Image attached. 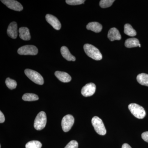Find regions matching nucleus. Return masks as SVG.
<instances>
[{
  "label": "nucleus",
  "mask_w": 148,
  "mask_h": 148,
  "mask_svg": "<svg viewBox=\"0 0 148 148\" xmlns=\"http://www.w3.org/2000/svg\"><path fill=\"white\" fill-rule=\"evenodd\" d=\"M55 75L60 81L63 82H69L72 79L71 76L66 72L57 71L55 73Z\"/></svg>",
  "instance_id": "nucleus-13"
},
{
  "label": "nucleus",
  "mask_w": 148,
  "mask_h": 148,
  "mask_svg": "<svg viewBox=\"0 0 148 148\" xmlns=\"http://www.w3.org/2000/svg\"><path fill=\"white\" fill-rule=\"evenodd\" d=\"M22 99L26 101H33L38 100V96L34 93H25L22 96Z\"/></svg>",
  "instance_id": "nucleus-20"
},
{
  "label": "nucleus",
  "mask_w": 148,
  "mask_h": 148,
  "mask_svg": "<svg viewBox=\"0 0 148 148\" xmlns=\"http://www.w3.org/2000/svg\"><path fill=\"white\" fill-rule=\"evenodd\" d=\"M61 52L63 57L67 61H75V57L71 54L69 49L66 47L63 46L61 47Z\"/></svg>",
  "instance_id": "nucleus-14"
},
{
  "label": "nucleus",
  "mask_w": 148,
  "mask_h": 148,
  "mask_svg": "<svg viewBox=\"0 0 148 148\" xmlns=\"http://www.w3.org/2000/svg\"><path fill=\"white\" fill-rule=\"evenodd\" d=\"M5 121V118L4 115L2 112L1 111L0 112V123H3Z\"/></svg>",
  "instance_id": "nucleus-27"
},
{
  "label": "nucleus",
  "mask_w": 148,
  "mask_h": 148,
  "mask_svg": "<svg viewBox=\"0 0 148 148\" xmlns=\"http://www.w3.org/2000/svg\"><path fill=\"white\" fill-rule=\"evenodd\" d=\"M124 32L125 34L131 37H134L137 35L136 31L130 24H125L124 26Z\"/></svg>",
  "instance_id": "nucleus-19"
},
{
  "label": "nucleus",
  "mask_w": 148,
  "mask_h": 148,
  "mask_svg": "<svg viewBox=\"0 0 148 148\" xmlns=\"http://www.w3.org/2000/svg\"><path fill=\"white\" fill-rule=\"evenodd\" d=\"M47 123V116L45 112H40L38 114L34 121V127L37 130H42L45 127Z\"/></svg>",
  "instance_id": "nucleus-3"
},
{
  "label": "nucleus",
  "mask_w": 148,
  "mask_h": 148,
  "mask_svg": "<svg viewBox=\"0 0 148 148\" xmlns=\"http://www.w3.org/2000/svg\"><path fill=\"white\" fill-rule=\"evenodd\" d=\"M84 49L86 55L94 60L99 61L103 58L100 51L94 46L86 44L84 46Z\"/></svg>",
  "instance_id": "nucleus-1"
},
{
  "label": "nucleus",
  "mask_w": 148,
  "mask_h": 148,
  "mask_svg": "<svg viewBox=\"0 0 148 148\" xmlns=\"http://www.w3.org/2000/svg\"><path fill=\"white\" fill-rule=\"evenodd\" d=\"M108 38L111 41L117 40H119L121 39V36L119 31L116 28H111L109 30L108 35Z\"/></svg>",
  "instance_id": "nucleus-12"
},
{
  "label": "nucleus",
  "mask_w": 148,
  "mask_h": 148,
  "mask_svg": "<svg viewBox=\"0 0 148 148\" xmlns=\"http://www.w3.org/2000/svg\"><path fill=\"white\" fill-rule=\"evenodd\" d=\"M78 143L75 140H72L69 142L64 148H78Z\"/></svg>",
  "instance_id": "nucleus-25"
},
{
  "label": "nucleus",
  "mask_w": 148,
  "mask_h": 148,
  "mask_svg": "<svg viewBox=\"0 0 148 148\" xmlns=\"http://www.w3.org/2000/svg\"><path fill=\"white\" fill-rule=\"evenodd\" d=\"M125 45L126 47L129 48L137 47H141V45L140 44L139 40L136 38L127 39L125 40Z\"/></svg>",
  "instance_id": "nucleus-17"
},
{
  "label": "nucleus",
  "mask_w": 148,
  "mask_h": 148,
  "mask_svg": "<svg viewBox=\"0 0 148 148\" xmlns=\"http://www.w3.org/2000/svg\"><path fill=\"white\" fill-rule=\"evenodd\" d=\"M138 83L142 85L148 86V75L145 73L139 74L137 77Z\"/></svg>",
  "instance_id": "nucleus-18"
},
{
  "label": "nucleus",
  "mask_w": 148,
  "mask_h": 148,
  "mask_svg": "<svg viewBox=\"0 0 148 148\" xmlns=\"http://www.w3.org/2000/svg\"><path fill=\"white\" fill-rule=\"evenodd\" d=\"M45 18L48 23H49L56 30H59L61 29V23L55 16L51 14H47L46 15Z\"/></svg>",
  "instance_id": "nucleus-10"
},
{
  "label": "nucleus",
  "mask_w": 148,
  "mask_h": 148,
  "mask_svg": "<svg viewBox=\"0 0 148 148\" xmlns=\"http://www.w3.org/2000/svg\"><path fill=\"white\" fill-rule=\"evenodd\" d=\"M19 36L20 38L24 40H29L31 39L29 30L27 27H23L19 28L18 30Z\"/></svg>",
  "instance_id": "nucleus-15"
},
{
  "label": "nucleus",
  "mask_w": 148,
  "mask_h": 148,
  "mask_svg": "<svg viewBox=\"0 0 148 148\" xmlns=\"http://www.w3.org/2000/svg\"><path fill=\"white\" fill-rule=\"evenodd\" d=\"M114 1V0H101L99 5L102 8H107L111 6Z\"/></svg>",
  "instance_id": "nucleus-23"
},
{
  "label": "nucleus",
  "mask_w": 148,
  "mask_h": 148,
  "mask_svg": "<svg viewBox=\"0 0 148 148\" xmlns=\"http://www.w3.org/2000/svg\"><path fill=\"white\" fill-rule=\"evenodd\" d=\"M122 148H132L128 144H123L122 146Z\"/></svg>",
  "instance_id": "nucleus-28"
},
{
  "label": "nucleus",
  "mask_w": 148,
  "mask_h": 148,
  "mask_svg": "<svg viewBox=\"0 0 148 148\" xmlns=\"http://www.w3.org/2000/svg\"><path fill=\"white\" fill-rule=\"evenodd\" d=\"M8 36L12 39H16L18 35L17 25L16 22H12L9 25L7 29Z\"/></svg>",
  "instance_id": "nucleus-11"
},
{
  "label": "nucleus",
  "mask_w": 148,
  "mask_h": 148,
  "mask_svg": "<svg viewBox=\"0 0 148 148\" xmlns=\"http://www.w3.org/2000/svg\"><path fill=\"white\" fill-rule=\"evenodd\" d=\"M42 145L38 141L33 140L28 142L26 145V148H41Z\"/></svg>",
  "instance_id": "nucleus-21"
},
{
  "label": "nucleus",
  "mask_w": 148,
  "mask_h": 148,
  "mask_svg": "<svg viewBox=\"0 0 148 148\" xmlns=\"http://www.w3.org/2000/svg\"><path fill=\"white\" fill-rule=\"evenodd\" d=\"M5 84L11 90L16 88L17 86L16 82L14 80L11 79L10 78H7L5 80Z\"/></svg>",
  "instance_id": "nucleus-22"
},
{
  "label": "nucleus",
  "mask_w": 148,
  "mask_h": 148,
  "mask_svg": "<svg viewBox=\"0 0 148 148\" xmlns=\"http://www.w3.org/2000/svg\"><path fill=\"white\" fill-rule=\"evenodd\" d=\"M2 3L7 7L12 10L21 11L23 10V7L20 3L14 0H2Z\"/></svg>",
  "instance_id": "nucleus-8"
},
{
  "label": "nucleus",
  "mask_w": 148,
  "mask_h": 148,
  "mask_svg": "<svg viewBox=\"0 0 148 148\" xmlns=\"http://www.w3.org/2000/svg\"><path fill=\"white\" fill-rule=\"evenodd\" d=\"M91 123L96 132L99 135H104L106 133V130L103 121L98 116L92 118Z\"/></svg>",
  "instance_id": "nucleus-5"
},
{
  "label": "nucleus",
  "mask_w": 148,
  "mask_h": 148,
  "mask_svg": "<svg viewBox=\"0 0 148 148\" xmlns=\"http://www.w3.org/2000/svg\"><path fill=\"white\" fill-rule=\"evenodd\" d=\"M96 90V86L92 83L87 84L82 88V94L84 97H90L94 94Z\"/></svg>",
  "instance_id": "nucleus-9"
},
{
  "label": "nucleus",
  "mask_w": 148,
  "mask_h": 148,
  "mask_svg": "<svg viewBox=\"0 0 148 148\" xmlns=\"http://www.w3.org/2000/svg\"><path fill=\"white\" fill-rule=\"evenodd\" d=\"M17 52L21 55H36L38 53V49L34 45H25L19 48Z\"/></svg>",
  "instance_id": "nucleus-6"
},
{
  "label": "nucleus",
  "mask_w": 148,
  "mask_h": 148,
  "mask_svg": "<svg viewBox=\"0 0 148 148\" xmlns=\"http://www.w3.org/2000/svg\"><path fill=\"white\" fill-rule=\"evenodd\" d=\"M142 138L144 141L148 143V131L143 132L142 134Z\"/></svg>",
  "instance_id": "nucleus-26"
},
{
  "label": "nucleus",
  "mask_w": 148,
  "mask_h": 148,
  "mask_svg": "<svg viewBox=\"0 0 148 148\" xmlns=\"http://www.w3.org/2000/svg\"><path fill=\"white\" fill-rule=\"evenodd\" d=\"M102 28L103 27L102 25L97 22H90L86 26L87 30H91L92 32L97 33L101 32Z\"/></svg>",
  "instance_id": "nucleus-16"
},
{
  "label": "nucleus",
  "mask_w": 148,
  "mask_h": 148,
  "mask_svg": "<svg viewBox=\"0 0 148 148\" xmlns=\"http://www.w3.org/2000/svg\"><path fill=\"white\" fill-rule=\"evenodd\" d=\"M24 73L29 79L33 82L39 85L43 84L44 82L43 78L38 72L31 69H27L24 71Z\"/></svg>",
  "instance_id": "nucleus-4"
},
{
  "label": "nucleus",
  "mask_w": 148,
  "mask_h": 148,
  "mask_svg": "<svg viewBox=\"0 0 148 148\" xmlns=\"http://www.w3.org/2000/svg\"><path fill=\"white\" fill-rule=\"evenodd\" d=\"M131 113L137 118L143 119L146 116V112L143 107L135 103H131L128 106Z\"/></svg>",
  "instance_id": "nucleus-2"
},
{
  "label": "nucleus",
  "mask_w": 148,
  "mask_h": 148,
  "mask_svg": "<svg viewBox=\"0 0 148 148\" xmlns=\"http://www.w3.org/2000/svg\"><path fill=\"white\" fill-rule=\"evenodd\" d=\"M85 1L84 0H66V3L69 5H79L84 3Z\"/></svg>",
  "instance_id": "nucleus-24"
},
{
  "label": "nucleus",
  "mask_w": 148,
  "mask_h": 148,
  "mask_svg": "<svg viewBox=\"0 0 148 148\" xmlns=\"http://www.w3.org/2000/svg\"><path fill=\"white\" fill-rule=\"evenodd\" d=\"M74 122L75 119L71 115L68 114L64 116L61 121V126L63 131L65 132H69L71 129Z\"/></svg>",
  "instance_id": "nucleus-7"
}]
</instances>
